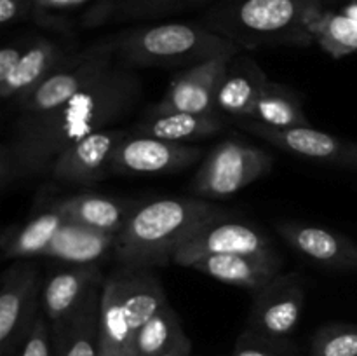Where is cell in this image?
<instances>
[{"instance_id":"35","label":"cell","mask_w":357,"mask_h":356,"mask_svg":"<svg viewBox=\"0 0 357 356\" xmlns=\"http://www.w3.org/2000/svg\"><path fill=\"white\" fill-rule=\"evenodd\" d=\"M100 356H136L132 351L126 349H114V348H101Z\"/></svg>"},{"instance_id":"37","label":"cell","mask_w":357,"mask_h":356,"mask_svg":"<svg viewBox=\"0 0 357 356\" xmlns=\"http://www.w3.org/2000/svg\"><path fill=\"white\" fill-rule=\"evenodd\" d=\"M354 2H357V0H354Z\"/></svg>"},{"instance_id":"36","label":"cell","mask_w":357,"mask_h":356,"mask_svg":"<svg viewBox=\"0 0 357 356\" xmlns=\"http://www.w3.org/2000/svg\"><path fill=\"white\" fill-rule=\"evenodd\" d=\"M159 356H192V353H164Z\"/></svg>"},{"instance_id":"21","label":"cell","mask_w":357,"mask_h":356,"mask_svg":"<svg viewBox=\"0 0 357 356\" xmlns=\"http://www.w3.org/2000/svg\"><path fill=\"white\" fill-rule=\"evenodd\" d=\"M117 236L119 234L105 232L82 223L65 222L44 255L72 265L98 264L115 250Z\"/></svg>"},{"instance_id":"27","label":"cell","mask_w":357,"mask_h":356,"mask_svg":"<svg viewBox=\"0 0 357 356\" xmlns=\"http://www.w3.org/2000/svg\"><path fill=\"white\" fill-rule=\"evenodd\" d=\"M248 119L272 126V128H298L310 126L303 110L300 94L291 87L268 79L261 87L253 112Z\"/></svg>"},{"instance_id":"3","label":"cell","mask_w":357,"mask_h":356,"mask_svg":"<svg viewBox=\"0 0 357 356\" xmlns=\"http://www.w3.org/2000/svg\"><path fill=\"white\" fill-rule=\"evenodd\" d=\"M326 10L324 0H220L202 24L243 51L274 45L309 47L312 27Z\"/></svg>"},{"instance_id":"33","label":"cell","mask_w":357,"mask_h":356,"mask_svg":"<svg viewBox=\"0 0 357 356\" xmlns=\"http://www.w3.org/2000/svg\"><path fill=\"white\" fill-rule=\"evenodd\" d=\"M24 45H26V40H16L9 42L2 47V51H0V82L9 79L10 73L14 72V68L20 63L21 54H23Z\"/></svg>"},{"instance_id":"5","label":"cell","mask_w":357,"mask_h":356,"mask_svg":"<svg viewBox=\"0 0 357 356\" xmlns=\"http://www.w3.org/2000/svg\"><path fill=\"white\" fill-rule=\"evenodd\" d=\"M167 304L153 269L119 265L101 286V348L132 351L136 332Z\"/></svg>"},{"instance_id":"18","label":"cell","mask_w":357,"mask_h":356,"mask_svg":"<svg viewBox=\"0 0 357 356\" xmlns=\"http://www.w3.org/2000/svg\"><path fill=\"white\" fill-rule=\"evenodd\" d=\"M267 80L265 70L251 56L241 52L234 56L216 94L218 114L229 115L230 119L250 117Z\"/></svg>"},{"instance_id":"19","label":"cell","mask_w":357,"mask_h":356,"mask_svg":"<svg viewBox=\"0 0 357 356\" xmlns=\"http://www.w3.org/2000/svg\"><path fill=\"white\" fill-rule=\"evenodd\" d=\"M195 271L209 276L227 285L243 286L251 293L260 290L268 281L281 274L282 262L275 257H258V255H209L199 258L190 265Z\"/></svg>"},{"instance_id":"6","label":"cell","mask_w":357,"mask_h":356,"mask_svg":"<svg viewBox=\"0 0 357 356\" xmlns=\"http://www.w3.org/2000/svg\"><path fill=\"white\" fill-rule=\"evenodd\" d=\"M115 61L117 56L107 37L93 42L75 54H70L47 79L17 101V117L13 131L26 128L68 103L75 94L112 68Z\"/></svg>"},{"instance_id":"15","label":"cell","mask_w":357,"mask_h":356,"mask_svg":"<svg viewBox=\"0 0 357 356\" xmlns=\"http://www.w3.org/2000/svg\"><path fill=\"white\" fill-rule=\"evenodd\" d=\"M279 236L291 250L310 262L333 271H357V243L345 234L310 223H275Z\"/></svg>"},{"instance_id":"14","label":"cell","mask_w":357,"mask_h":356,"mask_svg":"<svg viewBox=\"0 0 357 356\" xmlns=\"http://www.w3.org/2000/svg\"><path fill=\"white\" fill-rule=\"evenodd\" d=\"M124 129H101L66 149L49 170L52 178L65 184L93 185L112 173V161Z\"/></svg>"},{"instance_id":"29","label":"cell","mask_w":357,"mask_h":356,"mask_svg":"<svg viewBox=\"0 0 357 356\" xmlns=\"http://www.w3.org/2000/svg\"><path fill=\"white\" fill-rule=\"evenodd\" d=\"M310 356H357V325H324L314 334Z\"/></svg>"},{"instance_id":"22","label":"cell","mask_w":357,"mask_h":356,"mask_svg":"<svg viewBox=\"0 0 357 356\" xmlns=\"http://www.w3.org/2000/svg\"><path fill=\"white\" fill-rule=\"evenodd\" d=\"M65 213L66 222L82 223L105 232L119 234L138 205L132 201L108 198L101 194H77L56 201Z\"/></svg>"},{"instance_id":"11","label":"cell","mask_w":357,"mask_h":356,"mask_svg":"<svg viewBox=\"0 0 357 356\" xmlns=\"http://www.w3.org/2000/svg\"><path fill=\"white\" fill-rule=\"evenodd\" d=\"M202 156L204 150L197 145L128 133L115 149L112 173L131 177L174 173L199 163Z\"/></svg>"},{"instance_id":"9","label":"cell","mask_w":357,"mask_h":356,"mask_svg":"<svg viewBox=\"0 0 357 356\" xmlns=\"http://www.w3.org/2000/svg\"><path fill=\"white\" fill-rule=\"evenodd\" d=\"M42 309V281L30 258L14 260L0 283V349L9 356L26 341Z\"/></svg>"},{"instance_id":"28","label":"cell","mask_w":357,"mask_h":356,"mask_svg":"<svg viewBox=\"0 0 357 356\" xmlns=\"http://www.w3.org/2000/svg\"><path fill=\"white\" fill-rule=\"evenodd\" d=\"M317 44L333 58L357 51V2L342 13L324 10L312 27Z\"/></svg>"},{"instance_id":"13","label":"cell","mask_w":357,"mask_h":356,"mask_svg":"<svg viewBox=\"0 0 357 356\" xmlns=\"http://www.w3.org/2000/svg\"><path fill=\"white\" fill-rule=\"evenodd\" d=\"M251 295V330L278 339H286L295 330L305 304V290L298 274L281 272Z\"/></svg>"},{"instance_id":"31","label":"cell","mask_w":357,"mask_h":356,"mask_svg":"<svg viewBox=\"0 0 357 356\" xmlns=\"http://www.w3.org/2000/svg\"><path fill=\"white\" fill-rule=\"evenodd\" d=\"M51 325H49L44 311L40 309L38 316L35 318L33 327H31L26 341L21 346L20 356H51Z\"/></svg>"},{"instance_id":"23","label":"cell","mask_w":357,"mask_h":356,"mask_svg":"<svg viewBox=\"0 0 357 356\" xmlns=\"http://www.w3.org/2000/svg\"><path fill=\"white\" fill-rule=\"evenodd\" d=\"M65 222V213L61 212L58 202H54L28 220L24 225L13 227L3 232L2 257L6 260H24L44 255Z\"/></svg>"},{"instance_id":"4","label":"cell","mask_w":357,"mask_h":356,"mask_svg":"<svg viewBox=\"0 0 357 356\" xmlns=\"http://www.w3.org/2000/svg\"><path fill=\"white\" fill-rule=\"evenodd\" d=\"M107 38L119 61L131 68H190L197 63L244 52L204 24L180 21L126 28Z\"/></svg>"},{"instance_id":"34","label":"cell","mask_w":357,"mask_h":356,"mask_svg":"<svg viewBox=\"0 0 357 356\" xmlns=\"http://www.w3.org/2000/svg\"><path fill=\"white\" fill-rule=\"evenodd\" d=\"M89 2V0H33L35 7L40 10H63L72 9V7L82 6V3Z\"/></svg>"},{"instance_id":"17","label":"cell","mask_w":357,"mask_h":356,"mask_svg":"<svg viewBox=\"0 0 357 356\" xmlns=\"http://www.w3.org/2000/svg\"><path fill=\"white\" fill-rule=\"evenodd\" d=\"M68 52L52 38H28L20 63L9 79L0 82V96L6 101H17L35 89L42 80L47 79L66 58Z\"/></svg>"},{"instance_id":"32","label":"cell","mask_w":357,"mask_h":356,"mask_svg":"<svg viewBox=\"0 0 357 356\" xmlns=\"http://www.w3.org/2000/svg\"><path fill=\"white\" fill-rule=\"evenodd\" d=\"M37 16L33 0H0V23L3 27Z\"/></svg>"},{"instance_id":"26","label":"cell","mask_w":357,"mask_h":356,"mask_svg":"<svg viewBox=\"0 0 357 356\" xmlns=\"http://www.w3.org/2000/svg\"><path fill=\"white\" fill-rule=\"evenodd\" d=\"M131 349L136 356L192 353V342L185 334L176 311L167 304L136 332Z\"/></svg>"},{"instance_id":"25","label":"cell","mask_w":357,"mask_h":356,"mask_svg":"<svg viewBox=\"0 0 357 356\" xmlns=\"http://www.w3.org/2000/svg\"><path fill=\"white\" fill-rule=\"evenodd\" d=\"M223 129V119L220 114L199 115L185 114V112H171V114L145 115L143 121L135 124V135L152 136V138L166 140V142L188 143L197 140L211 138Z\"/></svg>"},{"instance_id":"24","label":"cell","mask_w":357,"mask_h":356,"mask_svg":"<svg viewBox=\"0 0 357 356\" xmlns=\"http://www.w3.org/2000/svg\"><path fill=\"white\" fill-rule=\"evenodd\" d=\"M101 286L103 283L91 290L65 330L52 339L56 356H100Z\"/></svg>"},{"instance_id":"8","label":"cell","mask_w":357,"mask_h":356,"mask_svg":"<svg viewBox=\"0 0 357 356\" xmlns=\"http://www.w3.org/2000/svg\"><path fill=\"white\" fill-rule=\"evenodd\" d=\"M234 124L250 135L265 140L275 149L309 161L319 166L342 171H357V142L314 129L312 126L298 128H272L248 117L232 119Z\"/></svg>"},{"instance_id":"10","label":"cell","mask_w":357,"mask_h":356,"mask_svg":"<svg viewBox=\"0 0 357 356\" xmlns=\"http://www.w3.org/2000/svg\"><path fill=\"white\" fill-rule=\"evenodd\" d=\"M209 255H258L275 257L278 251L267 234L246 222L229 216L211 220L195 230L174 253L173 264L190 267L199 258Z\"/></svg>"},{"instance_id":"1","label":"cell","mask_w":357,"mask_h":356,"mask_svg":"<svg viewBox=\"0 0 357 356\" xmlns=\"http://www.w3.org/2000/svg\"><path fill=\"white\" fill-rule=\"evenodd\" d=\"M142 98V79L117 59L91 86L47 117L14 129L0 150V187L49 173L54 161L73 143L112 128Z\"/></svg>"},{"instance_id":"30","label":"cell","mask_w":357,"mask_h":356,"mask_svg":"<svg viewBox=\"0 0 357 356\" xmlns=\"http://www.w3.org/2000/svg\"><path fill=\"white\" fill-rule=\"evenodd\" d=\"M232 356H291V348L286 339L268 337L250 328L237 339Z\"/></svg>"},{"instance_id":"20","label":"cell","mask_w":357,"mask_h":356,"mask_svg":"<svg viewBox=\"0 0 357 356\" xmlns=\"http://www.w3.org/2000/svg\"><path fill=\"white\" fill-rule=\"evenodd\" d=\"M220 0H96L84 16L86 27L122 21H150L173 16Z\"/></svg>"},{"instance_id":"12","label":"cell","mask_w":357,"mask_h":356,"mask_svg":"<svg viewBox=\"0 0 357 356\" xmlns=\"http://www.w3.org/2000/svg\"><path fill=\"white\" fill-rule=\"evenodd\" d=\"M232 58L234 56H223L181 70V73H178L169 84L164 96L149 107L146 115L171 114V112L199 115L218 114L216 94Z\"/></svg>"},{"instance_id":"2","label":"cell","mask_w":357,"mask_h":356,"mask_svg":"<svg viewBox=\"0 0 357 356\" xmlns=\"http://www.w3.org/2000/svg\"><path fill=\"white\" fill-rule=\"evenodd\" d=\"M229 216L202 198H162L138 205L119 232L114 257L119 265L162 267L178 248L211 220Z\"/></svg>"},{"instance_id":"7","label":"cell","mask_w":357,"mask_h":356,"mask_svg":"<svg viewBox=\"0 0 357 356\" xmlns=\"http://www.w3.org/2000/svg\"><path fill=\"white\" fill-rule=\"evenodd\" d=\"M272 166L274 157L267 150L236 138L223 140L206 154L192 180V192L202 199L229 198L264 178Z\"/></svg>"},{"instance_id":"16","label":"cell","mask_w":357,"mask_h":356,"mask_svg":"<svg viewBox=\"0 0 357 356\" xmlns=\"http://www.w3.org/2000/svg\"><path fill=\"white\" fill-rule=\"evenodd\" d=\"M105 276L100 265H72L52 274L42 286V311L51 325L52 339L58 337L70 323L94 286L101 285Z\"/></svg>"}]
</instances>
